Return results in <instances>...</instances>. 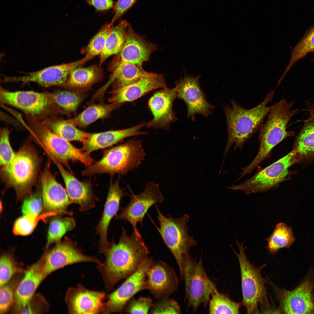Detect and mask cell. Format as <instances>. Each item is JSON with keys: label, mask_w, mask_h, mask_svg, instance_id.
<instances>
[{"label": "cell", "mask_w": 314, "mask_h": 314, "mask_svg": "<svg viewBox=\"0 0 314 314\" xmlns=\"http://www.w3.org/2000/svg\"><path fill=\"white\" fill-rule=\"evenodd\" d=\"M149 251L140 233L129 235L123 229L117 243L109 242L106 258L97 267L108 291L113 289L121 280L135 272L148 257Z\"/></svg>", "instance_id": "obj_1"}, {"label": "cell", "mask_w": 314, "mask_h": 314, "mask_svg": "<svg viewBox=\"0 0 314 314\" xmlns=\"http://www.w3.org/2000/svg\"><path fill=\"white\" fill-rule=\"evenodd\" d=\"M275 90L268 93L263 100L256 106L249 109L241 106L233 98L231 105L223 106L226 116L228 137L222 166L225 157L232 146L234 150L241 151L246 141L258 130L264 123L272 105L268 104L273 100Z\"/></svg>", "instance_id": "obj_2"}, {"label": "cell", "mask_w": 314, "mask_h": 314, "mask_svg": "<svg viewBox=\"0 0 314 314\" xmlns=\"http://www.w3.org/2000/svg\"><path fill=\"white\" fill-rule=\"evenodd\" d=\"M27 123H22L28 131L30 139L41 147L53 162L63 164L69 168V161H79L86 167L94 161L90 154L74 146L58 135L41 120L25 115Z\"/></svg>", "instance_id": "obj_3"}, {"label": "cell", "mask_w": 314, "mask_h": 314, "mask_svg": "<svg viewBox=\"0 0 314 314\" xmlns=\"http://www.w3.org/2000/svg\"><path fill=\"white\" fill-rule=\"evenodd\" d=\"M41 162L38 151L30 142H25L12 161L1 168L0 175L7 188L15 190L17 200L31 193L36 183Z\"/></svg>", "instance_id": "obj_4"}, {"label": "cell", "mask_w": 314, "mask_h": 314, "mask_svg": "<svg viewBox=\"0 0 314 314\" xmlns=\"http://www.w3.org/2000/svg\"><path fill=\"white\" fill-rule=\"evenodd\" d=\"M145 156L141 140L130 139L104 150L102 158L86 167L81 174L88 176L102 173L123 176L138 168Z\"/></svg>", "instance_id": "obj_5"}, {"label": "cell", "mask_w": 314, "mask_h": 314, "mask_svg": "<svg viewBox=\"0 0 314 314\" xmlns=\"http://www.w3.org/2000/svg\"><path fill=\"white\" fill-rule=\"evenodd\" d=\"M0 102L18 108L25 115L42 121L68 114L54 102L49 92L10 91L1 88Z\"/></svg>", "instance_id": "obj_6"}, {"label": "cell", "mask_w": 314, "mask_h": 314, "mask_svg": "<svg viewBox=\"0 0 314 314\" xmlns=\"http://www.w3.org/2000/svg\"><path fill=\"white\" fill-rule=\"evenodd\" d=\"M156 208L160 225L158 231L175 259L181 277L184 262L190 256V250L197 244V241L193 236L188 234L189 228L187 224L189 217L185 214L177 218L170 216H165L157 206Z\"/></svg>", "instance_id": "obj_7"}, {"label": "cell", "mask_w": 314, "mask_h": 314, "mask_svg": "<svg viewBox=\"0 0 314 314\" xmlns=\"http://www.w3.org/2000/svg\"><path fill=\"white\" fill-rule=\"evenodd\" d=\"M294 102V100L288 102L283 99L272 105L267 120L259 130V149L261 152L270 154L283 140L295 136V132L287 130L290 119L299 112L298 109H291Z\"/></svg>", "instance_id": "obj_8"}, {"label": "cell", "mask_w": 314, "mask_h": 314, "mask_svg": "<svg viewBox=\"0 0 314 314\" xmlns=\"http://www.w3.org/2000/svg\"><path fill=\"white\" fill-rule=\"evenodd\" d=\"M236 240L239 250L237 253L233 249L238 259L240 270L241 287L242 294V304L244 306L247 313L252 314L257 310L259 304L264 305L267 301V292L265 287L266 279L261 273L265 264L257 267L248 260L245 250L246 247Z\"/></svg>", "instance_id": "obj_9"}, {"label": "cell", "mask_w": 314, "mask_h": 314, "mask_svg": "<svg viewBox=\"0 0 314 314\" xmlns=\"http://www.w3.org/2000/svg\"><path fill=\"white\" fill-rule=\"evenodd\" d=\"M181 278L185 283L188 307H191L194 313L201 305L206 307L210 296L217 290L216 284L205 271L201 258L198 261L191 256L186 259Z\"/></svg>", "instance_id": "obj_10"}, {"label": "cell", "mask_w": 314, "mask_h": 314, "mask_svg": "<svg viewBox=\"0 0 314 314\" xmlns=\"http://www.w3.org/2000/svg\"><path fill=\"white\" fill-rule=\"evenodd\" d=\"M297 155L294 149L242 183L226 188L232 190L243 191L247 195L276 188L286 179L289 174V168L297 160Z\"/></svg>", "instance_id": "obj_11"}, {"label": "cell", "mask_w": 314, "mask_h": 314, "mask_svg": "<svg viewBox=\"0 0 314 314\" xmlns=\"http://www.w3.org/2000/svg\"><path fill=\"white\" fill-rule=\"evenodd\" d=\"M154 262L152 258L148 257L117 289L108 295L102 313L122 312L126 304L135 295L147 289V272Z\"/></svg>", "instance_id": "obj_12"}, {"label": "cell", "mask_w": 314, "mask_h": 314, "mask_svg": "<svg viewBox=\"0 0 314 314\" xmlns=\"http://www.w3.org/2000/svg\"><path fill=\"white\" fill-rule=\"evenodd\" d=\"M76 242L66 237L42 256L44 258L43 274L45 278L53 272L66 266L76 263L90 262L97 264L101 261L95 256L84 255L78 248Z\"/></svg>", "instance_id": "obj_13"}, {"label": "cell", "mask_w": 314, "mask_h": 314, "mask_svg": "<svg viewBox=\"0 0 314 314\" xmlns=\"http://www.w3.org/2000/svg\"><path fill=\"white\" fill-rule=\"evenodd\" d=\"M130 200L122 212L116 217V220H125L131 224L133 231H139L137 227L138 222L142 225L143 220L148 210L152 205L161 203L164 199L159 184L151 181L147 183L143 191L135 195H130Z\"/></svg>", "instance_id": "obj_14"}, {"label": "cell", "mask_w": 314, "mask_h": 314, "mask_svg": "<svg viewBox=\"0 0 314 314\" xmlns=\"http://www.w3.org/2000/svg\"><path fill=\"white\" fill-rule=\"evenodd\" d=\"M199 75L196 77L185 74L184 78L175 82L177 98L183 100L187 108V116L192 121L195 120L196 114L207 117L212 113L215 106L207 101L205 95L201 89Z\"/></svg>", "instance_id": "obj_15"}, {"label": "cell", "mask_w": 314, "mask_h": 314, "mask_svg": "<svg viewBox=\"0 0 314 314\" xmlns=\"http://www.w3.org/2000/svg\"><path fill=\"white\" fill-rule=\"evenodd\" d=\"M91 59L85 56L79 60L68 63L52 66L28 73L25 76L6 77L4 81L21 82L23 84L33 82L45 87L62 86L67 82L71 72Z\"/></svg>", "instance_id": "obj_16"}, {"label": "cell", "mask_w": 314, "mask_h": 314, "mask_svg": "<svg viewBox=\"0 0 314 314\" xmlns=\"http://www.w3.org/2000/svg\"><path fill=\"white\" fill-rule=\"evenodd\" d=\"M49 167V166H47L40 176L44 213L53 212L59 216H72L73 212L67 210L72 203L66 190L57 182Z\"/></svg>", "instance_id": "obj_17"}, {"label": "cell", "mask_w": 314, "mask_h": 314, "mask_svg": "<svg viewBox=\"0 0 314 314\" xmlns=\"http://www.w3.org/2000/svg\"><path fill=\"white\" fill-rule=\"evenodd\" d=\"M106 297L104 292L90 290L78 284L68 288L65 301L69 314L102 313Z\"/></svg>", "instance_id": "obj_18"}, {"label": "cell", "mask_w": 314, "mask_h": 314, "mask_svg": "<svg viewBox=\"0 0 314 314\" xmlns=\"http://www.w3.org/2000/svg\"><path fill=\"white\" fill-rule=\"evenodd\" d=\"M177 97V88H162L149 98L148 107L153 117L147 124L148 128L168 130L177 120L173 109V102Z\"/></svg>", "instance_id": "obj_19"}, {"label": "cell", "mask_w": 314, "mask_h": 314, "mask_svg": "<svg viewBox=\"0 0 314 314\" xmlns=\"http://www.w3.org/2000/svg\"><path fill=\"white\" fill-rule=\"evenodd\" d=\"M146 283L147 289L158 299L176 292L179 282L174 269L166 263L159 261L154 262L148 269Z\"/></svg>", "instance_id": "obj_20"}, {"label": "cell", "mask_w": 314, "mask_h": 314, "mask_svg": "<svg viewBox=\"0 0 314 314\" xmlns=\"http://www.w3.org/2000/svg\"><path fill=\"white\" fill-rule=\"evenodd\" d=\"M313 284L306 279L293 290L279 291L281 311L286 314L314 313Z\"/></svg>", "instance_id": "obj_21"}, {"label": "cell", "mask_w": 314, "mask_h": 314, "mask_svg": "<svg viewBox=\"0 0 314 314\" xmlns=\"http://www.w3.org/2000/svg\"><path fill=\"white\" fill-rule=\"evenodd\" d=\"M159 88H168L163 75L146 72L138 81L113 89L108 101L111 103L122 104L131 102Z\"/></svg>", "instance_id": "obj_22"}, {"label": "cell", "mask_w": 314, "mask_h": 314, "mask_svg": "<svg viewBox=\"0 0 314 314\" xmlns=\"http://www.w3.org/2000/svg\"><path fill=\"white\" fill-rule=\"evenodd\" d=\"M43 256L26 269L17 287L15 301L11 307L12 313H19L26 306L40 284L45 278L43 274Z\"/></svg>", "instance_id": "obj_23"}, {"label": "cell", "mask_w": 314, "mask_h": 314, "mask_svg": "<svg viewBox=\"0 0 314 314\" xmlns=\"http://www.w3.org/2000/svg\"><path fill=\"white\" fill-rule=\"evenodd\" d=\"M63 178L66 190L72 203L79 206V209L85 211L94 207L97 199L94 195L90 181H81L72 173L64 168L62 164L54 162Z\"/></svg>", "instance_id": "obj_24"}, {"label": "cell", "mask_w": 314, "mask_h": 314, "mask_svg": "<svg viewBox=\"0 0 314 314\" xmlns=\"http://www.w3.org/2000/svg\"><path fill=\"white\" fill-rule=\"evenodd\" d=\"M157 49L155 44L144 40L135 32L130 24L122 49L117 55L123 62L142 66L144 62L149 60L151 54Z\"/></svg>", "instance_id": "obj_25"}, {"label": "cell", "mask_w": 314, "mask_h": 314, "mask_svg": "<svg viewBox=\"0 0 314 314\" xmlns=\"http://www.w3.org/2000/svg\"><path fill=\"white\" fill-rule=\"evenodd\" d=\"M119 179L113 182L111 179L102 216L96 227V233L99 235V252L105 255L109 244L108 231L111 220L119 208L122 198L126 195L119 186Z\"/></svg>", "instance_id": "obj_26"}, {"label": "cell", "mask_w": 314, "mask_h": 314, "mask_svg": "<svg viewBox=\"0 0 314 314\" xmlns=\"http://www.w3.org/2000/svg\"><path fill=\"white\" fill-rule=\"evenodd\" d=\"M146 124L142 122L126 129L92 133L87 144L82 149L90 154L95 151L112 146L128 137L146 134V132L140 131Z\"/></svg>", "instance_id": "obj_27"}, {"label": "cell", "mask_w": 314, "mask_h": 314, "mask_svg": "<svg viewBox=\"0 0 314 314\" xmlns=\"http://www.w3.org/2000/svg\"><path fill=\"white\" fill-rule=\"evenodd\" d=\"M112 67L110 80L114 89L138 81L146 72L142 66L123 62L117 56L114 60Z\"/></svg>", "instance_id": "obj_28"}, {"label": "cell", "mask_w": 314, "mask_h": 314, "mask_svg": "<svg viewBox=\"0 0 314 314\" xmlns=\"http://www.w3.org/2000/svg\"><path fill=\"white\" fill-rule=\"evenodd\" d=\"M51 130L69 142L76 141L85 146L87 144L92 133L82 131L77 128L69 120L59 116L42 121Z\"/></svg>", "instance_id": "obj_29"}, {"label": "cell", "mask_w": 314, "mask_h": 314, "mask_svg": "<svg viewBox=\"0 0 314 314\" xmlns=\"http://www.w3.org/2000/svg\"><path fill=\"white\" fill-rule=\"evenodd\" d=\"M102 72L95 65L77 67L70 72L67 82L62 86L75 90H83L90 87L100 79Z\"/></svg>", "instance_id": "obj_30"}, {"label": "cell", "mask_w": 314, "mask_h": 314, "mask_svg": "<svg viewBox=\"0 0 314 314\" xmlns=\"http://www.w3.org/2000/svg\"><path fill=\"white\" fill-rule=\"evenodd\" d=\"M130 24L126 20L121 19L117 25L112 26L104 48L100 54L99 67L108 57L113 55H117L120 53Z\"/></svg>", "instance_id": "obj_31"}, {"label": "cell", "mask_w": 314, "mask_h": 314, "mask_svg": "<svg viewBox=\"0 0 314 314\" xmlns=\"http://www.w3.org/2000/svg\"><path fill=\"white\" fill-rule=\"evenodd\" d=\"M123 104L111 103L91 106L74 118L69 121L76 126L86 127L97 120L107 116L110 113Z\"/></svg>", "instance_id": "obj_32"}, {"label": "cell", "mask_w": 314, "mask_h": 314, "mask_svg": "<svg viewBox=\"0 0 314 314\" xmlns=\"http://www.w3.org/2000/svg\"><path fill=\"white\" fill-rule=\"evenodd\" d=\"M295 240L291 227L280 222L276 224L272 233L265 239L266 248L270 254L274 255L281 249H289Z\"/></svg>", "instance_id": "obj_33"}, {"label": "cell", "mask_w": 314, "mask_h": 314, "mask_svg": "<svg viewBox=\"0 0 314 314\" xmlns=\"http://www.w3.org/2000/svg\"><path fill=\"white\" fill-rule=\"evenodd\" d=\"M294 149L302 157L314 156V115L310 113L304 121L303 126L296 138Z\"/></svg>", "instance_id": "obj_34"}, {"label": "cell", "mask_w": 314, "mask_h": 314, "mask_svg": "<svg viewBox=\"0 0 314 314\" xmlns=\"http://www.w3.org/2000/svg\"><path fill=\"white\" fill-rule=\"evenodd\" d=\"M314 52V25L305 32L300 40L292 49L288 64L279 80L281 82L285 75L297 61L308 53Z\"/></svg>", "instance_id": "obj_35"}, {"label": "cell", "mask_w": 314, "mask_h": 314, "mask_svg": "<svg viewBox=\"0 0 314 314\" xmlns=\"http://www.w3.org/2000/svg\"><path fill=\"white\" fill-rule=\"evenodd\" d=\"M76 225L75 221L72 217H57L53 218L49 225L46 248H48L53 243L60 240L65 234L74 229Z\"/></svg>", "instance_id": "obj_36"}, {"label": "cell", "mask_w": 314, "mask_h": 314, "mask_svg": "<svg viewBox=\"0 0 314 314\" xmlns=\"http://www.w3.org/2000/svg\"><path fill=\"white\" fill-rule=\"evenodd\" d=\"M209 300V314H238L242 303L236 302L217 290L211 295Z\"/></svg>", "instance_id": "obj_37"}, {"label": "cell", "mask_w": 314, "mask_h": 314, "mask_svg": "<svg viewBox=\"0 0 314 314\" xmlns=\"http://www.w3.org/2000/svg\"><path fill=\"white\" fill-rule=\"evenodd\" d=\"M26 270L15 259L10 252H5L0 258V287L7 282L15 275L24 273Z\"/></svg>", "instance_id": "obj_38"}, {"label": "cell", "mask_w": 314, "mask_h": 314, "mask_svg": "<svg viewBox=\"0 0 314 314\" xmlns=\"http://www.w3.org/2000/svg\"><path fill=\"white\" fill-rule=\"evenodd\" d=\"M51 94L54 102L68 114L75 111L84 98L81 94L70 91H58Z\"/></svg>", "instance_id": "obj_39"}, {"label": "cell", "mask_w": 314, "mask_h": 314, "mask_svg": "<svg viewBox=\"0 0 314 314\" xmlns=\"http://www.w3.org/2000/svg\"><path fill=\"white\" fill-rule=\"evenodd\" d=\"M24 274L15 275L8 282L0 287V314L6 313L13 306L17 287Z\"/></svg>", "instance_id": "obj_40"}, {"label": "cell", "mask_w": 314, "mask_h": 314, "mask_svg": "<svg viewBox=\"0 0 314 314\" xmlns=\"http://www.w3.org/2000/svg\"><path fill=\"white\" fill-rule=\"evenodd\" d=\"M56 215H57L53 212L44 213L37 216L23 215L15 222L13 229V233L15 235H28L33 232L40 220Z\"/></svg>", "instance_id": "obj_41"}, {"label": "cell", "mask_w": 314, "mask_h": 314, "mask_svg": "<svg viewBox=\"0 0 314 314\" xmlns=\"http://www.w3.org/2000/svg\"><path fill=\"white\" fill-rule=\"evenodd\" d=\"M113 24H104L91 39L83 50V53L92 58L100 55L105 46L111 29Z\"/></svg>", "instance_id": "obj_42"}, {"label": "cell", "mask_w": 314, "mask_h": 314, "mask_svg": "<svg viewBox=\"0 0 314 314\" xmlns=\"http://www.w3.org/2000/svg\"><path fill=\"white\" fill-rule=\"evenodd\" d=\"M10 131L7 127L0 130V165L1 167L9 164L15 157L17 152L13 149L10 142Z\"/></svg>", "instance_id": "obj_43"}, {"label": "cell", "mask_w": 314, "mask_h": 314, "mask_svg": "<svg viewBox=\"0 0 314 314\" xmlns=\"http://www.w3.org/2000/svg\"><path fill=\"white\" fill-rule=\"evenodd\" d=\"M43 209L41 195L38 192L30 195L24 199L21 207L23 215L37 216L40 215Z\"/></svg>", "instance_id": "obj_44"}, {"label": "cell", "mask_w": 314, "mask_h": 314, "mask_svg": "<svg viewBox=\"0 0 314 314\" xmlns=\"http://www.w3.org/2000/svg\"><path fill=\"white\" fill-rule=\"evenodd\" d=\"M169 297L161 298L153 303L149 313H181L180 307L178 302Z\"/></svg>", "instance_id": "obj_45"}, {"label": "cell", "mask_w": 314, "mask_h": 314, "mask_svg": "<svg viewBox=\"0 0 314 314\" xmlns=\"http://www.w3.org/2000/svg\"><path fill=\"white\" fill-rule=\"evenodd\" d=\"M152 299L148 297H140L136 299L133 297L126 304L122 312L131 314H147L153 304Z\"/></svg>", "instance_id": "obj_46"}, {"label": "cell", "mask_w": 314, "mask_h": 314, "mask_svg": "<svg viewBox=\"0 0 314 314\" xmlns=\"http://www.w3.org/2000/svg\"><path fill=\"white\" fill-rule=\"evenodd\" d=\"M50 305L44 297L35 293L20 314H41L49 311Z\"/></svg>", "instance_id": "obj_47"}, {"label": "cell", "mask_w": 314, "mask_h": 314, "mask_svg": "<svg viewBox=\"0 0 314 314\" xmlns=\"http://www.w3.org/2000/svg\"><path fill=\"white\" fill-rule=\"evenodd\" d=\"M138 0H117L113 8L114 15L110 22H115L121 18Z\"/></svg>", "instance_id": "obj_48"}, {"label": "cell", "mask_w": 314, "mask_h": 314, "mask_svg": "<svg viewBox=\"0 0 314 314\" xmlns=\"http://www.w3.org/2000/svg\"><path fill=\"white\" fill-rule=\"evenodd\" d=\"M87 3L93 6L98 11H106L113 8V0H86Z\"/></svg>", "instance_id": "obj_49"}]
</instances>
